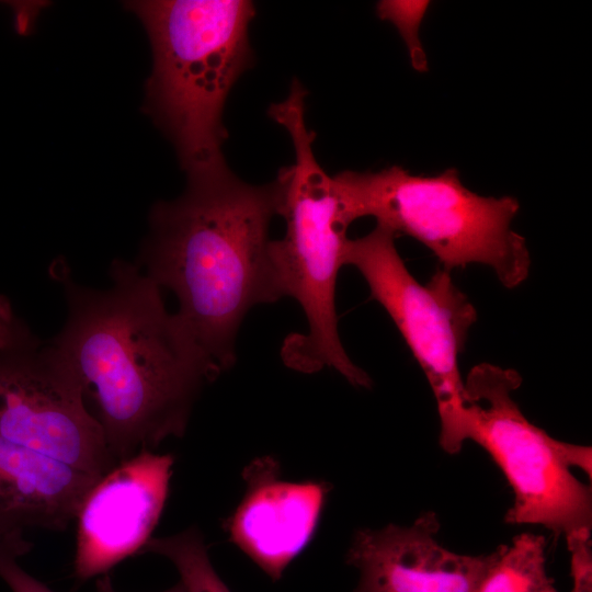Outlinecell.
I'll use <instances>...</instances> for the list:
<instances>
[{
    "instance_id": "cell-1",
    "label": "cell",
    "mask_w": 592,
    "mask_h": 592,
    "mask_svg": "<svg viewBox=\"0 0 592 592\" xmlns=\"http://www.w3.org/2000/svg\"><path fill=\"white\" fill-rule=\"evenodd\" d=\"M67 318L52 344L80 379L116 464L185 433L193 406L220 374L135 263L115 260L112 285L82 286L55 269Z\"/></svg>"
},
{
    "instance_id": "cell-2",
    "label": "cell",
    "mask_w": 592,
    "mask_h": 592,
    "mask_svg": "<svg viewBox=\"0 0 592 592\" xmlns=\"http://www.w3.org/2000/svg\"><path fill=\"white\" fill-rule=\"evenodd\" d=\"M278 208L276 180L252 185L227 168L187 179L180 197L151 210L137 265L175 295L174 314L219 374L236 362L249 310L282 298L269 253Z\"/></svg>"
},
{
    "instance_id": "cell-3",
    "label": "cell",
    "mask_w": 592,
    "mask_h": 592,
    "mask_svg": "<svg viewBox=\"0 0 592 592\" xmlns=\"http://www.w3.org/2000/svg\"><path fill=\"white\" fill-rule=\"evenodd\" d=\"M114 466L77 382L41 354L0 351V554H29L31 530L65 531Z\"/></svg>"
},
{
    "instance_id": "cell-4",
    "label": "cell",
    "mask_w": 592,
    "mask_h": 592,
    "mask_svg": "<svg viewBox=\"0 0 592 592\" xmlns=\"http://www.w3.org/2000/svg\"><path fill=\"white\" fill-rule=\"evenodd\" d=\"M152 48L146 112L172 141L187 179L228 168L223 123L228 94L253 64L247 0L134 1Z\"/></svg>"
},
{
    "instance_id": "cell-5",
    "label": "cell",
    "mask_w": 592,
    "mask_h": 592,
    "mask_svg": "<svg viewBox=\"0 0 592 592\" xmlns=\"http://www.w3.org/2000/svg\"><path fill=\"white\" fill-rule=\"evenodd\" d=\"M306 96V90L295 84L283 101L269 109L294 148V162L275 179L278 215L286 230L281 239L270 241V260L281 297L297 300L308 323L306 333L285 340L282 357L295 371L310 374L329 367L351 385L369 388L371 377L352 362L338 331L335 285L344 265L349 226L341 218L332 177L315 156L316 134L307 126Z\"/></svg>"
},
{
    "instance_id": "cell-6",
    "label": "cell",
    "mask_w": 592,
    "mask_h": 592,
    "mask_svg": "<svg viewBox=\"0 0 592 592\" xmlns=\"http://www.w3.org/2000/svg\"><path fill=\"white\" fill-rule=\"evenodd\" d=\"M332 183L346 226L374 217L396 236L423 243L442 269L483 264L505 288L520 286L528 276L526 240L511 228L519 201L470 191L454 168L434 177L414 175L399 166L377 172L342 171Z\"/></svg>"
},
{
    "instance_id": "cell-7",
    "label": "cell",
    "mask_w": 592,
    "mask_h": 592,
    "mask_svg": "<svg viewBox=\"0 0 592 592\" xmlns=\"http://www.w3.org/2000/svg\"><path fill=\"white\" fill-rule=\"evenodd\" d=\"M522 377L513 368L475 365L464 380V441L489 453L510 485L514 500L508 524L542 525L565 537L591 531V488L571 471L573 445L531 423L513 398Z\"/></svg>"
},
{
    "instance_id": "cell-8",
    "label": "cell",
    "mask_w": 592,
    "mask_h": 592,
    "mask_svg": "<svg viewBox=\"0 0 592 592\" xmlns=\"http://www.w3.org/2000/svg\"><path fill=\"white\" fill-rule=\"evenodd\" d=\"M396 237L376 224L367 235L348 239L344 265L360 271L371 297L384 307L401 333L435 397L440 445L456 454L465 443L464 379L458 358L477 320V310L444 269L420 284L401 259Z\"/></svg>"
},
{
    "instance_id": "cell-9",
    "label": "cell",
    "mask_w": 592,
    "mask_h": 592,
    "mask_svg": "<svg viewBox=\"0 0 592 592\" xmlns=\"http://www.w3.org/2000/svg\"><path fill=\"white\" fill-rule=\"evenodd\" d=\"M173 465L172 454L143 449L94 483L76 517V579L109 573L140 551L163 511Z\"/></svg>"
},
{
    "instance_id": "cell-10",
    "label": "cell",
    "mask_w": 592,
    "mask_h": 592,
    "mask_svg": "<svg viewBox=\"0 0 592 592\" xmlns=\"http://www.w3.org/2000/svg\"><path fill=\"white\" fill-rule=\"evenodd\" d=\"M439 530L432 511L410 525L360 530L346 554V562L358 571L353 592H477L492 553L449 550L436 539Z\"/></svg>"
},
{
    "instance_id": "cell-11",
    "label": "cell",
    "mask_w": 592,
    "mask_h": 592,
    "mask_svg": "<svg viewBox=\"0 0 592 592\" xmlns=\"http://www.w3.org/2000/svg\"><path fill=\"white\" fill-rule=\"evenodd\" d=\"M243 478L247 490L226 530L237 547L272 580H280L312 538L329 487L282 480L280 465L270 456L248 465Z\"/></svg>"
},
{
    "instance_id": "cell-12",
    "label": "cell",
    "mask_w": 592,
    "mask_h": 592,
    "mask_svg": "<svg viewBox=\"0 0 592 592\" xmlns=\"http://www.w3.org/2000/svg\"><path fill=\"white\" fill-rule=\"evenodd\" d=\"M546 542L523 533L492 551L477 592H558L546 568Z\"/></svg>"
},
{
    "instance_id": "cell-13",
    "label": "cell",
    "mask_w": 592,
    "mask_h": 592,
    "mask_svg": "<svg viewBox=\"0 0 592 592\" xmlns=\"http://www.w3.org/2000/svg\"><path fill=\"white\" fill-rule=\"evenodd\" d=\"M172 562L185 592H230L210 562L202 533L194 526L174 535L150 537L139 551Z\"/></svg>"
},
{
    "instance_id": "cell-14",
    "label": "cell",
    "mask_w": 592,
    "mask_h": 592,
    "mask_svg": "<svg viewBox=\"0 0 592 592\" xmlns=\"http://www.w3.org/2000/svg\"><path fill=\"white\" fill-rule=\"evenodd\" d=\"M429 8V1L384 0L376 5L377 15L391 22L403 38L414 69L426 70V58L419 39V27Z\"/></svg>"
},
{
    "instance_id": "cell-15",
    "label": "cell",
    "mask_w": 592,
    "mask_h": 592,
    "mask_svg": "<svg viewBox=\"0 0 592 592\" xmlns=\"http://www.w3.org/2000/svg\"><path fill=\"white\" fill-rule=\"evenodd\" d=\"M565 538L570 554L571 592H592L591 531L574 532Z\"/></svg>"
},
{
    "instance_id": "cell-16",
    "label": "cell",
    "mask_w": 592,
    "mask_h": 592,
    "mask_svg": "<svg viewBox=\"0 0 592 592\" xmlns=\"http://www.w3.org/2000/svg\"><path fill=\"white\" fill-rule=\"evenodd\" d=\"M0 578L12 592H55L21 568L18 559L1 554Z\"/></svg>"
},
{
    "instance_id": "cell-17",
    "label": "cell",
    "mask_w": 592,
    "mask_h": 592,
    "mask_svg": "<svg viewBox=\"0 0 592 592\" xmlns=\"http://www.w3.org/2000/svg\"><path fill=\"white\" fill-rule=\"evenodd\" d=\"M94 592H118L112 582L111 576L109 573H104L100 577H98L95 581V591ZM162 592H185L183 585L179 582L172 588H169L166 591Z\"/></svg>"
}]
</instances>
